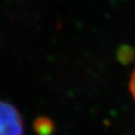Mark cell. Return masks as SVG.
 <instances>
[{
  "instance_id": "cell-2",
  "label": "cell",
  "mask_w": 135,
  "mask_h": 135,
  "mask_svg": "<svg viewBox=\"0 0 135 135\" xmlns=\"http://www.w3.org/2000/svg\"><path fill=\"white\" fill-rule=\"evenodd\" d=\"M34 129L36 132L40 135H48L53 131V123L51 122L50 119H47L45 117L38 118L35 121Z\"/></svg>"
},
{
  "instance_id": "cell-1",
  "label": "cell",
  "mask_w": 135,
  "mask_h": 135,
  "mask_svg": "<svg viewBox=\"0 0 135 135\" xmlns=\"http://www.w3.org/2000/svg\"><path fill=\"white\" fill-rule=\"evenodd\" d=\"M23 122L17 108L6 101H0V135H23Z\"/></svg>"
},
{
  "instance_id": "cell-3",
  "label": "cell",
  "mask_w": 135,
  "mask_h": 135,
  "mask_svg": "<svg viewBox=\"0 0 135 135\" xmlns=\"http://www.w3.org/2000/svg\"><path fill=\"white\" fill-rule=\"evenodd\" d=\"M129 89L133 99L135 100V69L132 70V72L131 74V78H129Z\"/></svg>"
}]
</instances>
